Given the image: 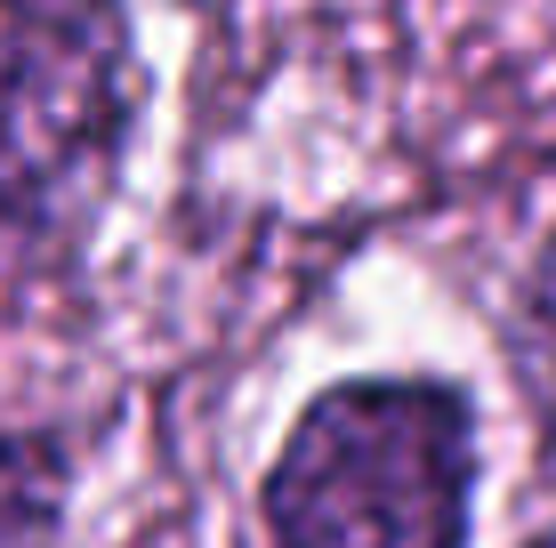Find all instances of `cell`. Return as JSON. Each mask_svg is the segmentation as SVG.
Segmentation results:
<instances>
[{
  "instance_id": "3957f363",
  "label": "cell",
  "mask_w": 556,
  "mask_h": 548,
  "mask_svg": "<svg viewBox=\"0 0 556 548\" xmlns=\"http://www.w3.org/2000/svg\"><path fill=\"white\" fill-rule=\"evenodd\" d=\"M501 355L516 404L532 420V451L541 468H556V218L532 234V251L516 258L508 298H501Z\"/></svg>"
},
{
  "instance_id": "7a4b0ae2",
  "label": "cell",
  "mask_w": 556,
  "mask_h": 548,
  "mask_svg": "<svg viewBox=\"0 0 556 548\" xmlns=\"http://www.w3.org/2000/svg\"><path fill=\"white\" fill-rule=\"evenodd\" d=\"M484 404L459 371H339L258 468V548H476Z\"/></svg>"
},
{
  "instance_id": "6da1fadb",
  "label": "cell",
  "mask_w": 556,
  "mask_h": 548,
  "mask_svg": "<svg viewBox=\"0 0 556 548\" xmlns=\"http://www.w3.org/2000/svg\"><path fill=\"white\" fill-rule=\"evenodd\" d=\"M153 113L138 0H0V291L89 258Z\"/></svg>"
}]
</instances>
